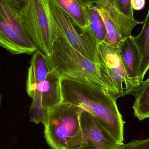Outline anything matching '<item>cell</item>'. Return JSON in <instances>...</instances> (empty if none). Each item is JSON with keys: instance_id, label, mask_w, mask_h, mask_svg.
<instances>
[{"instance_id": "9", "label": "cell", "mask_w": 149, "mask_h": 149, "mask_svg": "<svg viewBox=\"0 0 149 149\" xmlns=\"http://www.w3.org/2000/svg\"><path fill=\"white\" fill-rule=\"evenodd\" d=\"M79 120L82 137L78 149H118L122 144L87 111L82 110Z\"/></svg>"}, {"instance_id": "14", "label": "cell", "mask_w": 149, "mask_h": 149, "mask_svg": "<svg viewBox=\"0 0 149 149\" xmlns=\"http://www.w3.org/2000/svg\"><path fill=\"white\" fill-rule=\"evenodd\" d=\"M88 29L98 43H104L107 35L105 22L95 4L86 6Z\"/></svg>"}, {"instance_id": "13", "label": "cell", "mask_w": 149, "mask_h": 149, "mask_svg": "<svg viewBox=\"0 0 149 149\" xmlns=\"http://www.w3.org/2000/svg\"><path fill=\"white\" fill-rule=\"evenodd\" d=\"M130 95L134 96L133 109L135 116L140 120L149 118V77L141 82Z\"/></svg>"}, {"instance_id": "4", "label": "cell", "mask_w": 149, "mask_h": 149, "mask_svg": "<svg viewBox=\"0 0 149 149\" xmlns=\"http://www.w3.org/2000/svg\"><path fill=\"white\" fill-rule=\"evenodd\" d=\"M27 0H0V46L13 55L31 54L37 49L22 24Z\"/></svg>"}, {"instance_id": "11", "label": "cell", "mask_w": 149, "mask_h": 149, "mask_svg": "<svg viewBox=\"0 0 149 149\" xmlns=\"http://www.w3.org/2000/svg\"><path fill=\"white\" fill-rule=\"evenodd\" d=\"M118 48L129 77L135 84L139 86V57L134 36H131L123 40Z\"/></svg>"}, {"instance_id": "21", "label": "cell", "mask_w": 149, "mask_h": 149, "mask_svg": "<svg viewBox=\"0 0 149 149\" xmlns=\"http://www.w3.org/2000/svg\"><path fill=\"white\" fill-rule=\"evenodd\" d=\"M0 149H1V148H0Z\"/></svg>"}, {"instance_id": "12", "label": "cell", "mask_w": 149, "mask_h": 149, "mask_svg": "<svg viewBox=\"0 0 149 149\" xmlns=\"http://www.w3.org/2000/svg\"><path fill=\"white\" fill-rule=\"evenodd\" d=\"M80 30L88 28L86 6L79 0H53Z\"/></svg>"}, {"instance_id": "17", "label": "cell", "mask_w": 149, "mask_h": 149, "mask_svg": "<svg viewBox=\"0 0 149 149\" xmlns=\"http://www.w3.org/2000/svg\"><path fill=\"white\" fill-rule=\"evenodd\" d=\"M118 149H149V138L134 140L126 144L122 143Z\"/></svg>"}, {"instance_id": "2", "label": "cell", "mask_w": 149, "mask_h": 149, "mask_svg": "<svg viewBox=\"0 0 149 149\" xmlns=\"http://www.w3.org/2000/svg\"><path fill=\"white\" fill-rule=\"evenodd\" d=\"M46 58L51 71L60 78L91 85L109 93L116 100L119 98L116 91L104 81L98 65L89 61L77 51L58 26L52 51Z\"/></svg>"}, {"instance_id": "8", "label": "cell", "mask_w": 149, "mask_h": 149, "mask_svg": "<svg viewBox=\"0 0 149 149\" xmlns=\"http://www.w3.org/2000/svg\"><path fill=\"white\" fill-rule=\"evenodd\" d=\"M50 12L57 26L68 42L82 56L95 64H98L97 42L88 28L80 30L75 28L71 18L63 11L53 0H46Z\"/></svg>"}, {"instance_id": "6", "label": "cell", "mask_w": 149, "mask_h": 149, "mask_svg": "<svg viewBox=\"0 0 149 149\" xmlns=\"http://www.w3.org/2000/svg\"><path fill=\"white\" fill-rule=\"evenodd\" d=\"M98 65L104 81L117 93L119 97L129 94L138 86L129 78L119 48L99 43Z\"/></svg>"}, {"instance_id": "7", "label": "cell", "mask_w": 149, "mask_h": 149, "mask_svg": "<svg viewBox=\"0 0 149 149\" xmlns=\"http://www.w3.org/2000/svg\"><path fill=\"white\" fill-rule=\"evenodd\" d=\"M26 92L32 98L30 120L43 124L49 112L62 102L61 78L51 71L44 80L26 86Z\"/></svg>"}, {"instance_id": "10", "label": "cell", "mask_w": 149, "mask_h": 149, "mask_svg": "<svg viewBox=\"0 0 149 149\" xmlns=\"http://www.w3.org/2000/svg\"><path fill=\"white\" fill-rule=\"evenodd\" d=\"M95 5L97 8L104 9L107 12L123 40L132 36V30L136 26L143 24V22L128 18L120 13L115 7L113 0H97Z\"/></svg>"}, {"instance_id": "19", "label": "cell", "mask_w": 149, "mask_h": 149, "mask_svg": "<svg viewBox=\"0 0 149 149\" xmlns=\"http://www.w3.org/2000/svg\"><path fill=\"white\" fill-rule=\"evenodd\" d=\"M85 6L90 4H95L97 0H79Z\"/></svg>"}, {"instance_id": "15", "label": "cell", "mask_w": 149, "mask_h": 149, "mask_svg": "<svg viewBox=\"0 0 149 149\" xmlns=\"http://www.w3.org/2000/svg\"><path fill=\"white\" fill-rule=\"evenodd\" d=\"M106 26L107 35L104 43L115 48H119L123 41L119 30L107 12L101 8H97Z\"/></svg>"}, {"instance_id": "20", "label": "cell", "mask_w": 149, "mask_h": 149, "mask_svg": "<svg viewBox=\"0 0 149 149\" xmlns=\"http://www.w3.org/2000/svg\"><path fill=\"white\" fill-rule=\"evenodd\" d=\"M1 100H2V95H1V93H0V107H1Z\"/></svg>"}, {"instance_id": "1", "label": "cell", "mask_w": 149, "mask_h": 149, "mask_svg": "<svg viewBox=\"0 0 149 149\" xmlns=\"http://www.w3.org/2000/svg\"><path fill=\"white\" fill-rule=\"evenodd\" d=\"M61 86L62 102L87 111L118 143H123L124 123L113 96L98 88L68 78H61Z\"/></svg>"}, {"instance_id": "18", "label": "cell", "mask_w": 149, "mask_h": 149, "mask_svg": "<svg viewBox=\"0 0 149 149\" xmlns=\"http://www.w3.org/2000/svg\"><path fill=\"white\" fill-rule=\"evenodd\" d=\"M132 8L136 10H141L143 9L146 4L145 0H132Z\"/></svg>"}, {"instance_id": "3", "label": "cell", "mask_w": 149, "mask_h": 149, "mask_svg": "<svg viewBox=\"0 0 149 149\" xmlns=\"http://www.w3.org/2000/svg\"><path fill=\"white\" fill-rule=\"evenodd\" d=\"M83 109L62 102L48 113L43 123L45 136L52 149H78L82 140L80 115Z\"/></svg>"}, {"instance_id": "16", "label": "cell", "mask_w": 149, "mask_h": 149, "mask_svg": "<svg viewBox=\"0 0 149 149\" xmlns=\"http://www.w3.org/2000/svg\"><path fill=\"white\" fill-rule=\"evenodd\" d=\"M132 0H113L116 8L121 14L128 18L134 19Z\"/></svg>"}, {"instance_id": "5", "label": "cell", "mask_w": 149, "mask_h": 149, "mask_svg": "<svg viewBox=\"0 0 149 149\" xmlns=\"http://www.w3.org/2000/svg\"><path fill=\"white\" fill-rule=\"evenodd\" d=\"M22 20L24 31L37 50L49 56L56 37L57 26L46 0H27Z\"/></svg>"}]
</instances>
